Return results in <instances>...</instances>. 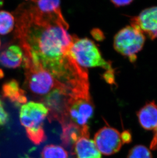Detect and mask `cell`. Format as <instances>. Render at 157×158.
<instances>
[{
	"mask_svg": "<svg viewBox=\"0 0 157 158\" xmlns=\"http://www.w3.org/2000/svg\"><path fill=\"white\" fill-rule=\"evenodd\" d=\"M2 95L16 106H22L27 103L25 91L20 87L19 83L15 79H12L3 85Z\"/></svg>",
	"mask_w": 157,
	"mask_h": 158,
	"instance_id": "obj_13",
	"label": "cell"
},
{
	"mask_svg": "<svg viewBox=\"0 0 157 158\" xmlns=\"http://www.w3.org/2000/svg\"><path fill=\"white\" fill-rule=\"evenodd\" d=\"M111 2L117 7H122V6H127L128 5L132 3V1H129V0H123V1H111Z\"/></svg>",
	"mask_w": 157,
	"mask_h": 158,
	"instance_id": "obj_22",
	"label": "cell"
},
{
	"mask_svg": "<svg viewBox=\"0 0 157 158\" xmlns=\"http://www.w3.org/2000/svg\"><path fill=\"white\" fill-rule=\"evenodd\" d=\"M15 24V18L6 11H0V35H6L12 31Z\"/></svg>",
	"mask_w": 157,
	"mask_h": 158,
	"instance_id": "obj_15",
	"label": "cell"
},
{
	"mask_svg": "<svg viewBox=\"0 0 157 158\" xmlns=\"http://www.w3.org/2000/svg\"><path fill=\"white\" fill-rule=\"evenodd\" d=\"M91 34L96 40H102L104 38V36L102 32L99 29H94L91 31Z\"/></svg>",
	"mask_w": 157,
	"mask_h": 158,
	"instance_id": "obj_19",
	"label": "cell"
},
{
	"mask_svg": "<svg viewBox=\"0 0 157 158\" xmlns=\"http://www.w3.org/2000/svg\"><path fill=\"white\" fill-rule=\"evenodd\" d=\"M42 158H68V152L62 146L47 145L42 152Z\"/></svg>",
	"mask_w": 157,
	"mask_h": 158,
	"instance_id": "obj_16",
	"label": "cell"
},
{
	"mask_svg": "<svg viewBox=\"0 0 157 158\" xmlns=\"http://www.w3.org/2000/svg\"><path fill=\"white\" fill-rule=\"evenodd\" d=\"M141 127L146 130H155L157 127V106L154 102L147 103L137 113Z\"/></svg>",
	"mask_w": 157,
	"mask_h": 158,
	"instance_id": "obj_14",
	"label": "cell"
},
{
	"mask_svg": "<svg viewBox=\"0 0 157 158\" xmlns=\"http://www.w3.org/2000/svg\"><path fill=\"white\" fill-rule=\"evenodd\" d=\"M71 94L63 88H56L43 97V104L49 110V120L62 124L67 120V108Z\"/></svg>",
	"mask_w": 157,
	"mask_h": 158,
	"instance_id": "obj_7",
	"label": "cell"
},
{
	"mask_svg": "<svg viewBox=\"0 0 157 158\" xmlns=\"http://www.w3.org/2000/svg\"><path fill=\"white\" fill-rule=\"evenodd\" d=\"M3 1H0V7H2V6H3Z\"/></svg>",
	"mask_w": 157,
	"mask_h": 158,
	"instance_id": "obj_23",
	"label": "cell"
},
{
	"mask_svg": "<svg viewBox=\"0 0 157 158\" xmlns=\"http://www.w3.org/2000/svg\"><path fill=\"white\" fill-rule=\"evenodd\" d=\"M62 134L61 139L64 146L71 148V152L76 142L82 137L90 136L88 127H81L67 121L61 124Z\"/></svg>",
	"mask_w": 157,
	"mask_h": 158,
	"instance_id": "obj_10",
	"label": "cell"
},
{
	"mask_svg": "<svg viewBox=\"0 0 157 158\" xmlns=\"http://www.w3.org/2000/svg\"><path fill=\"white\" fill-rule=\"evenodd\" d=\"M127 158H153V156L148 148L142 145H138L130 149Z\"/></svg>",
	"mask_w": 157,
	"mask_h": 158,
	"instance_id": "obj_17",
	"label": "cell"
},
{
	"mask_svg": "<svg viewBox=\"0 0 157 158\" xmlns=\"http://www.w3.org/2000/svg\"><path fill=\"white\" fill-rule=\"evenodd\" d=\"M15 19L23 61L48 72L71 93L89 89L87 72L70 54L74 36L61 11L42 12L27 1L18 8Z\"/></svg>",
	"mask_w": 157,
	"mask_h": 158,
	"instance_id": "obj_1",
	"label": "cell"
},
{
	"mask_svg": "<svg viewBox=\"0 0 157 158\" xmlns=\"http://www.w3.org/2000/svg\"><path fill=\"white\" fill-rule=\"evenodd\" d=\"M9 116L4 108L3 102L0 100V126L4 125L7 123Z\"/></svg>",
	"mask_w": 157,
	"mask_h": 158,
	"instance_id": "obj_18",
	"label": "cell"
},
{
	"mask_svg": "<svg viewBox=\"0 0 157 158\" xmlns=\"http://www.w3.org/2000/svg\"><path fill=\"white\" fill-rule=\"evenodd\" d=\"M121 137L123 144L130 143L132 140L131 134L128 131H124L121 133Z\"/></svg>",
	"mask_w": 157,
	"mask_h": 158,
	"instance_id": "obj_20",
	"label": "cell"
},
{
	"mask_svg": "<svg viewBox=\"0 0 157 158\" xmlns=\"http://www.w3.org/2000/svg\"><path fill=\"white\" fill-rule=\"evenodd\" d=\"M76 158H102L94 141L89 137H82L74 144L71 151Z\"/></svg>",
	"mask_w": 157,
	"mask_h": 158,
	"instance_id": "obj_11",
	"label": "cell"
},
{
	"mask_svg": "<svg viewBox=\"0 0 157 158\" xmlns=\"http://www.w3.org/2000/svg\"><path fill=\"white\" fill-rule=\"evenodd\" d=\"M49 114V110L42 102H29L21 106V124L25 128L28 138L35 144L39 145L46 140L43 123Z\"/></svg>",
	"mask_w": 157,
	"mask_h": 158,
	"instance_id": "obj_2",
	"label": "cell"
},
{
	"mask_svg": "<svg viewBox=\"0 0 157 158\" xmlns=\"http://www.w3.org/2000/svg\"><path fill=\"white\" fill-rule=\"evenodd\" d=\"M72 58L81 67H101L107 72H114L111 63L103 58L99 48L88 38L74 37L70 49Z\"/></svg>",
	"mask_w": 157,
	"mask_h": 158,
	"instance_id": "obj_3",
	"label": "cell"
},
{
	"mask_svg": "<svg viewBox=\"0 0 157 158\" xmlns=\"http://www.w3.org/2000/svg\"><path fill=\"white\" fill-rule=\"evenodd\" d=\"M0 47H1V40H0Z\"/></svg>",
	"mask_w": 157,
	"mask_h": 158,
	"instance_id": "obj_24",
	"label": "cell"
},
{
	"mask_svg": "<svg viewBox=\"0 0 157 158\" xmlns=\"http://www.w3.org/2000/svg\"><path fill=\"white\" fill-rule=\"evenodd\" d=\"M154 135L150 144V149L157 150V127L154 130Z\"/></svg>",
	"mask_w": 157,
	"mask_h": 158,
	"instance_id": "obj_21",
	"label": "cell"
},
{
	"mask_svg": "<svg viewBox=\"0 0 157 158\" xmlns=\"http://www.w3.org/2000/svg\"><path fill=\"white\" fill-rule=\"evenodd\" d=\"M24 53L21 47L11 45L0 53V64L5 67L15 69L22 64Z\"/></svg>",
	"mask_w": 157,
	"mask_h": 158,
	"instance_id": "obj_12",
	"label": "cell"
},
{
	"mask_svg": "<svg viewBox=\"0 0 157 158\" xmlns=\"http://www.w3.org/2000/svg\"><path fill=\"white\" fill-rule=\"evenodd\" d=\"M94 141L101 154L105 156L116 154L123 144L121 133L108 126L103 127L96 132Z\"/></svg>",
	"mask_w": 157,
	"mask_h": 158,
	"instance_id": "obj_8",
	"label": "cell"
},
{
	"mask_svg": "<svg viewBox=\"0 0 157 158\" xmlns=\"http://www.w3.org/2000/svg\"><path fill=\"white\" fill-rule=\"evenodd\" d=\"M131 25L151 40L157 39V6L145 9L138 16L132 18Z\"/></svg>",
	"mask_w": 157,
	"mask_h": 158,
	"instance_id": "obj_9",
	"label": "cell"
},
{
	"mask_svg": "<svg viewBox=\"0 0 157 158\" xmlns=\"http://www.w3.org/2000/svg\"><path fill=\"white\" fill-rule=\"evenodd\" d=\"M22 64L25 70L26 87L32 94L46 96L55 88L66 89L50 73L42 68L35 67L26 62H23Z\"/></svg>",
	"mask_w": 157,
	"mask_h": 158,
	"instance_id": "obj_4",
	"label": "cell"
},
{
	"mask_svg": "<svg viewBox=\"0 0 157 158\" xmlns=\"http://www.w3.org/2000/svg\"><path fill=\"white\" fill-rule=\"evenodd\" d=\"M94 103L91 94L70 96L67 108V121L81 127H88L94 116Z\"/></svg>",
	"mask_w": 157,
	"mask_h": 158,
	"instance_id": "obj_6",
	"label": "cell"
},
{
	"mask_svg": "<svg viewBox=\"0 0 157 158\" xmlns=\"http://www.w3.org/2000/svg\"><path fill=\"white\" fill-rule=\"evenodd\" d=\"M145 41V35L140 30L133 26H127L115 35L113 45L117 52L133 62L136 60L137 54L143 48Z\"/></svg>",
	"mask_w": 157,
	"mask_h": 158,
	"instance_id": "obj_5",
	"label": "cell"
}]
</instances>
